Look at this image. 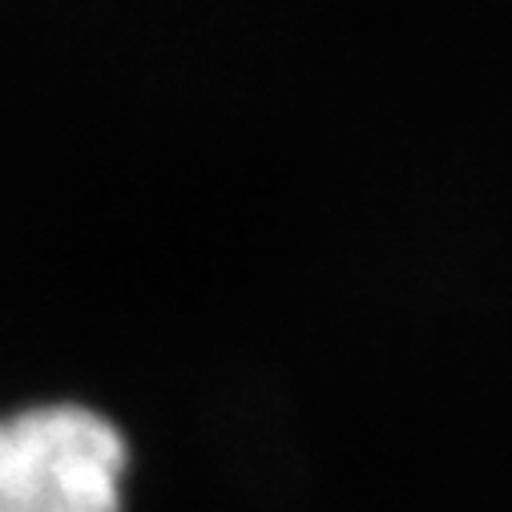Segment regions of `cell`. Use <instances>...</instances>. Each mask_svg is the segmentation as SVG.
<instances>
[{
	"mask_svg": "<svg viewBox=\"0 0 512 512\" xmlns=\"http://www.w3.org/2000/svg\"><path fill=\"white\" fill-rule=\"evenodd\" d=\"M130 464L125 432L89 404L0 412V512H125Z\"/></svg>",
	"mask_w": 512,
	"mask_h": 512,
	"instance_id": "1",
	"label": "cell"
}]
</instances>
